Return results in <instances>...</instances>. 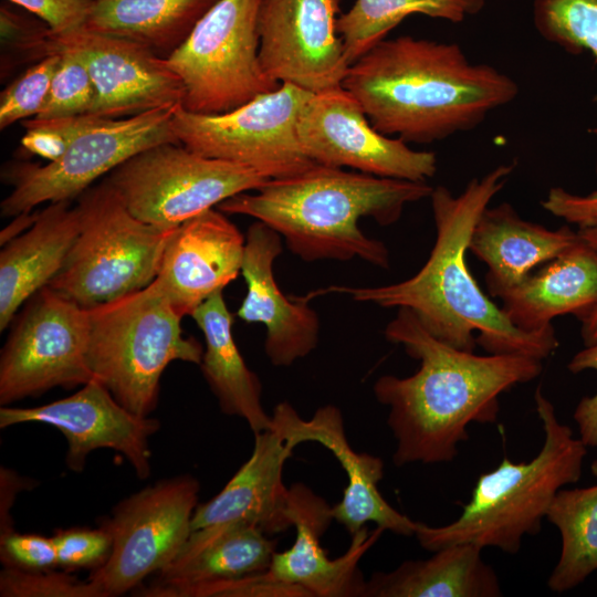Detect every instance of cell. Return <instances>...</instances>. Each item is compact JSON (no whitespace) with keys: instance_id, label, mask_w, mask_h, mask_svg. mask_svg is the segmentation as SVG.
<instances>
[{"instance_id":"1","label":"cell","mask_w":597,"mask_h":597,"mask_svg":"<svg viewBox=\"0 0 597 597\" xmlns=\"http://www.w3.org/2000/svg\"><path fill=\"white\" fill-rule=\"evenodd\" d=\"M385 337L420 362L409 377L384 375L373 386L375 398L389 407L395 439L392 462L442 463L458 454L471 422L493 423L499 396L535 379L542 360L517 354L475 355L450 346L430 334L413 312L399 307Z\"/></svg>"},{"instance_id":"2","label":"cell","mask_w":597,"mask_h":597,"mask_svg":"<svg viewBox=\"0 0 597 597\" xmlns=\"http://www.w3.org/2000/svg\"><path fill=\"white\" fill-rule=\"evenodd\" d=\"M515 163L502 164L468 182L459 196L444 186L430 196L436 242L423 266L410 279L373 287L332 285L313 292L349 295L381 307H407L438 339L461 350L480 345L489 354L549 356L558 346L552 327L525 332L513 325L501 307L480 289L465 253L473 228L491 200L507 182Z\"/></svg>"},{"instance_id":"3","label":"cell","mask_w":597,"mask_h":597,"mask_svg":"<svg viewBox=\"0 0 597 597\" xmlns=\"http://www.w3.org/2000/svg\"><path fill=\"white\" fill-rule=\"evenodd\" d=\"M342 86L374 128L407 144L471 130L520 91L507 74L471 62L458 43L410 35L378 42L349 65Z\"/></svg>"},{"instance_id":"4","label":"cell","mask_w":597,"mask_h":597,"mask_svg":"<svg viewBox=\"0 0 597 597\" xmlns=\"http://www.w3.org/2000/svg\"><path fill=\"white\" fill-rule=\"evenodd\" d=\"M427 181L384 178L314 164L291 177L270 179L253 193L235 195L218 209L242 214L275 230L303 261L360 259L388 269L385 243L367 237L362 218L397 222L409 203L430 198Z\"/></svg>"},{"instance_id":"5","label":"cell","mask_w":597,"mask_h":597,"mask_svg":"<svg viewBox=\"0 0 597 597\" xmlns=\"http://www.w3.org/2000/svg\"><path fill=\"white\" fill-rule=\"evenodd\" d=\"M534 400L545 437L541 451L530 462L515 463L504 458L495 469L482 473L470 501L450 524L429 526L416 522L415 535L425 549L434 552L472 543L515 554L525 535L541 531L556 493L579 480L587 446L559 421L541 387Z\"/></svg>"},{"instance_id":"6","label":"cell","mask_w":597,"mask_h":597,"mask_svg":"<svg viewBox=\"0 0 597 597\" xmlns=\"http://www.w3.org/2000/svg\"><path fill=\"white\" fill-rule=\"evenodd\" d=\"M88 313L93 377L137 416L155 410L160 378L170 363H201L202 345L184 336L182 317L155 281Z\"/></svg>"},{"instance_id":"7","label":"cell","mask_w":597,"mask_h":597,"mask_svg":"<svg viewBox=\"0 0 597 597\" xmlns=\"http://www.w3.org/2000/svg\"><path fill=\"white\" fill-rule=\"evenodd\" d=\"M75 207L78 233L49 287L92 310L153 283L175 228L136 218L106 179L85 190Z\"/></svg>"},{"instance_id":"8","label":"cell","mask_w":597,"mask_h":597,"mask_svg":"<svg viewBox=\"0 0 597 597\" xmlns=\"http://www.w3.org/2000/svg\"><path fill=\"white\" fill-rule=\"evenodd\" d=\"M260 3L219 0L166 56L184 84L185 109L227 113L281 85L265 75L260 63Z\"/></svg>"},{"instance_id":"9","label":"cell","mask_w":597,"mask_h":597,"mask_svg":"<svg viewBox=\"0 0 597 597\" xmlns=\"http://www.w3.org/2000/svg\"><path fill=\"white\" fill-rule=\"evenodd\" d=\"M106 180L139 220L174 229L269 179L248 167L199 155L180 143L145 149L119 165Z\"/></svg>"},{"instance_id":"10","label":"cell","mask_w":597,"mask_h":597,"mask_svg":"<svg viewBox=\"0 0 597 597\" xmlns=\"http://www.w3.org/2000/svg\"><path fill=\"white\" fill-rule=\"evenodd\" d=\"M311 94L283 83L227 113L198 114L180 106L172 128L178 142L199 155L248 167L269 180L286 178L315 164L296 132Z\"/></svg>"},{"instance_id":"11","label":"cell","mask_w":597,"mask_h":597,"mask_svg":"<svg viewBox=\"0 0 597 597\" xmlns=\"http://www.w3.org/2000/svg\"><path fill=\"white\" fill-rule=\"evenodd\" d=\"M199 481L182 474L163 479L121 501L101 523L111 554L88 579L103 597L121 596L168 567L186 545L198 503Z\"/></svg>"},{"instance_id":"12","label":"cell","mask_w":597,"mask_h":597,"mask_svg":"<svg viewBox=\"0 0 597 597\" xmlns=\"http://www.w3.org/2000/svg\"><path fill=\"white\" fill-rule=\"evenodd\" d=\"M178 107L124 118L97 117L57 159L45 165L11 166L6 175L13 188L1 202V214L15 217L44 202L70 201L138 153L164 143H179L172 128Z\"/></svg>"},{"instance_id":"13","label":"cell","mask_w":597,"mask_h":597,"mask_svg":"<svg viewBox=\"0 0 597 597\" xmlns=\"http://www.w3.org/2000/svg\"><path fill=\"white\" fill-rule=\"evenodd\" d=\"M0 356V405L91 379L90 313L49 286L28 300Z\"/></svg>"},{"instance_id":"14","label":"cell","mask_w":597,"mask_h":597,"mask_svg":"<svg viewBox=\"0 0 597 597\" xmlns=\"http://www.w3.org/2000/svg\"><path fill=\"white\" fill-rule=\"evenodd\" d=\"M296 132L303 153L318 165L410 181H427L437 171L433 151L412 149L378 132L342 85L311 94Z\"/></svg>"},{"instance_id":"15","label":"cell","mask_w":597,"mask_h":597,"mask_svg":"<svg viewBox=\"0 0 597 597\" xmlns=\"http://www.w3.org/2000/svg\"><path fill=\"white\" fill-rule=\"evenodd\" d=\"M70 52L86 66L96 88L91 115L124 118L157 108L182 106L185 88L166 57L136 41L86 27L53 34L45 55Z\"/></svg>"},{"instance_id":"16","label":"cell","mask_w":597,"mask_h":597,"mask_svg":"<svg viewBox=\"0 0 597 597\" xmlns=\"http://www.w3.org/2000/svg\"><path fill=\"white\" fill-rule=\"evenodd\" d=\"M341 0H261L259 59L272 81L311 93L342 85L349 63L338 33Z\"/></svg>"},{"instance_id":"17","label":"cell","mask_w":597,"mask_h":597,"mask_svg":"<svg viewBox=\"0 0 597 597\" xmlns=\"http://www.w3.org/2000/svg\"><path fill=\"white\" fill-rule=\"evenodd\" d=\"M28 422L54 427L64 436L65 464L73 472L84 470L92 451L112 449L126 458L138 479L150 474L149 439L160 422L129 411L95 378L52 402L31 408L1 406L0 428Z\"/></svg>"},{"instance_id":"18","label":"cell","mask_w":597,"mask_h":597,"mask_svg":"<svg viewBox=\"0 0 597 597\" xmlns=\"http://www.w3.org/2000/svg\"><path fill=\"white\" fill-rule=\"evenodd\" d=\"M272 422L295 447L304 442L320 443L341 463L348 483L343 499L332 506V512L350 537L369 522L395 534L415 535L416 522L394 509L378 489L384 476L383 460L352 448L343 415L336 406L320 407L312 418L304 420L291 404L283 401L274 408Z\"/></svg>"},{"instance_id":"19","label":"cell","mask_w":597,"mask_h":597,"mask_svg":"<svg viewBox=\"0 0 597 597\" xmlns=\"http://www.w3.org/2000/svg\"><path fill=\"white\" fill-rule=\"evenodd\" d=\"M289 516L296 536L287 551L275 552L266 575L277 582L303 588L310 597L364 596L366 580L359 569L365 553L384 530L366 526L352 536L348 549L331 559L320 544L333 522L332 506L308 486L290 488Z\"/></svg>"},{"instance_id":"20","label":"cell","mask_w":597,"mask_h":597,"mask_svg":"<svg viewBox=\"0 0 597 597\" xmlns=\"http://www.w3.org/2000/svg\"><path fill=\"white\" fill-rule=\"evenodd\" d=\"M245 237L219 209L175 228L154 280L184 317L241 273Z\"/></svg>"},{"instance_id":"21","label":"cell","mask_w":597,"mask_h":597,"mask_svg":"<svg viewBox=\"0 0 597 597\" xmlns=\"http://www.w3.org/2000/svg\"><path fill=\"white\" fill-rule=\"evenodd\" d=\"M282 237L261 221L245 235L241 273L247 294L237 316L266 327L265 354L274 366H290L316 348L320 336L317 313L308 298H289L274 277V261L282 252Z\"/></svg>"},{"instance_id":"22","label":"cell","mask_w":597,"mask_h":597,"mask_svg":"<svg viewBox=\"0 0 597 597\" xmlns=\"http://www.w3.org/2000/svg\"><path fill=\"white\" fill-rule=\"evenodd\" d=\"M294 448L273 422L271 428L254 433L250 458L218 494L197 505L191 530L238 521L254 524L265 534L291 527L290 488L283 483V467Z\"/></svg>"},{"instance_id":"23","label":"cell","mask_w":597,"mask_h":597,"mask_svg":"<svg viewBox=\"0 0 597 597\" xmlns=\"http://www.w3.org/2000/svg\"><path fill=\"white\" fill-rule=\"evenodd\" d=\"M580 241L567 226L548 229L522 219L507 202L486 207L471 233L469 250L488 265L489 292L499 297L522 283L541 263L557 258Z\"/></svg>"},{"instance_id":"24","label":"cell","mask_w":597,"mask_h":597,"mask_svg":"<svg viewBox=\"0 0 597 597\" xmlns=\"http://www.w3.org/2000/svg\"><path fill=\"white\" fill-rule=\"evenodd\" d=\"M80 220L70 201L52 202L36 212L32 226L0 253V331L19 307L49 285L62 269L77 237Z\"/></svg>"},{"instance_id":"25","label":"cell","mask_w":597,"mask_h":597,"mask_svg":"<svg viewBox=\"0 0 597 597\" xmlns=\"http://www.w3.org/2000/svg\"><path fill=\"white\" fill-rule=\"evenodd\" d=\"M499 297L509 321L525 332L549 328L564 314L582 322L597 306V253L580 240Z\"/></svg>"},{"instance_id":"26","label":"cell","mask_w":597,"mask_h":597,"mask_svg":"<svg viewBox=\"0 0 597 597\" xmlns=\"http://www.w3.org/2000/svg\"><path fill=\"white\" fill-rule=\"evenodd\" d=\"M276 542L256 525L238 521L192 531L177 558L158 573L155 584L134 593L147 596L159 589L227 580L269 568Z\"/></svg>"},{"instance_id":"27","label":"cell","mask_w":597,"mask_h":597,"mask_svg":"<svg viewBox=\"0 0 597 597\" xmlns=\"http://www.w3.org/2000/svg\"><path fill=\"white\" fill-rule=\"evenodd\" d=\"M191 317L206 344L199 366L221 411L245 420L253 433L271 428L272 416L263 408L260 379L247 366L233 338V317L222 291L200 304Z\"/></svg>"},{"instance_id":"28","label":"cell","mask_w":597,"mask_h":597,"mask_svg":"<svg viewBox=\"0 0 597 597\" xmlns=\"http://www.w3.org/2000/svg\"><path fill=\"white\" fill-rule=\"evenodd\" d=\"M472 543L434 551L427 559L406 561L366 580V597H498L502 595L495 570Z\"/></svg>"},{"instance_id":"29","label":"cell","mask_w":597,"mask_h":597,"mask_svg":"<svg viewBox=\"0 0 597 597\" xmlns=\"http://www.w3.org/2000/svg\"><path fill=\"white\" fill-rule=\"evenodd\" d=\"M219 0H94L84 27L146 45L176 50Z\"/></svg>"},{"instance_id":"30","label":"cell","mask_w":597,"mask_h":597,"mask_svg":"<svg viewBox=\"0 0 597 597\" xmlns=\"http://www.w3.org/2000/svg\"><path fill=\"white\" fill-rule=\"evenodd\" d=\"M546 517L562 537L561 556L547 586L561 594L578 586L597 570V484L561 489Z\"/></svg>"},{"instance_id":"31","label":"cell","mask_w":597,"mask_h":597,"mask_svg":"<svg viewBox=\"0 0 597 597\" xmlns=\"http://www.w3.org/2000/svg\"><path fill=\"white\" fill-rule=\"evenodd\" d=\"M484 6L485 0H356L339 15L337 29L350 65L411 14L459 23Z\"/></svg>"},{"instance_id":"32","label":"cell","mask_w":597,"mask_h":597,"mask_svg":"<svg viewBox=\"0 0 597 597\" xmlns=\"http://www.w3.org/2000/svg\"><path fill=\"white\" fill-rule=\"evenodd\" d=\"M533 22L546 41L572 54L587 51L597 61V0H535Z\"/></svg>"},{"instance_id":"33","label":"cell","mask_w":597,"mask_h":597,"mask_svg":"<svg viewBox=\"0 0 597 597\" xmlns=\"http://www.w3.org/2000/svg\"><path fill=\"white\" fill-rule=\"evenodd\" d=\"M60 54L46 102L35 118H54L91 114L96 88L83 62L70 52Z\"/></svg>"},{"instance_id":"34","label":"cell","mask_w":597,"mask_h":597,"mask_svg":"<svg viewBox=\"0 0 597 597\" xmlns=\"http://www.w3.org/2000/svg\"><path fill=\"white\" fill-rule=\"evenodd\" d=\"M60 61L59 53H50L27 69L0 97V128L35 117L43 108L52 78Z\"/></svg>"},{"instance_id":"35","label":"cell","mask_w":597,"mask_h":597,"mask_svg":"<svg viewBox=\"0 0 597 597\" xmlns=\"http://www.w3.org/2000/svg\"><path fill=\"white\" fill-rule=\"evenodd\" d=\"M1 597H103L90 579L81 580L54 569L20 570L7 568L0 573Z\"/></svg>"},{"instance_id":"36","label":"cell","mask_w":597,"mask_h":597,"mask_svg":"<svg viewBox=\"0 0 597 597\" xmlns=\"http://www.w3.org/2000/svg\"><path fill=\"white\" fill-rule=\"evenodd\" d=\"M97 117L84 114L25 119L21 122L25 128L21 146L32 155L53 161L62 156L72 142L93 125Z\"/></svg>"},{"instance_id":"37","label":"cell","mask_w":597,"mask_h":597,"mask_svg":"<svg viewBox=\"0 0 597 597\" xmlns=\"http://www.w3.org/2000/svg\"><path fill=\"white\" fill-rule=\"evenodd\" d=\"M52 537L57 567L65 570L82 568L95 570L105 564L112 549L111 535L101 525L98 528L59 530Z\"/></svg>"},{"instance_id":"38","label":"cell","mask_w":597,"mask_h":597,"mask_svg":"<svg viewBox=\"0 0 597 597\" xmlns=\"http://www.w3.org/2000/svg\"><path fill=\"white\" fill-rule=\"evenodd\" d=\"M0 561L3 567L20 570H46L57 567L53 537L22 534L10 530L0 533Z\"/></svg>"},{"instance_id":"39","label":"cell","mask_w":597,"mask_h":597,"mask_svg":"<svg viewBox=\"0 0 597 597\" xmlns=\"http://www.w3.org/2000/svg\"><path fill=\"white\" fill-rule=\"evenodd\" d=\"M36 15L53 34L82 28L90 15L94 0H9Z\"/></svg>"},{"instance_id":"40","label":"cell","mask_w":597,"mask_h":597,"mask_svg":"<svg viewBox=\"0 0 597 597\" xmlns=\"http://www.w3.org/2000/svg\"><path fill=\"white\" fill-rule=\"evenodd\" d=\"M589 133L597 137V127L590 128ZM541 205L547 212L578 228L597 224V189L587 195H577L554 187L549 189Z\"/></svg>"},{"instance_id":"41","label":"cell","mask_w":597,"mask_h":597,"mask_svg":"<svg viewBox=\"0 0 597 597\" xmlns=\"http://www.w3.org/2000/svg\"><path fill=\"white\" fill-rule=\"evenodd\" d=\"M567 368L573 374L588 369L597 371V343L579 350L570 359ZM573 417L578 426L579 439L587 447H597V391L580 399Z\"/></svg>"},{"instance_id":"42","label":"cell","mask_w":597,"mask_h":597,"mask_svg":"<svg viewBox=\"0 0 597 597\" xmlns=\"http://www.w3.org/2000/svg\"><path fill=\"white\" fill-rule=\"evenodd\" d=\"M1 507H0V533L13 530L10 510L19 491L30 484L15 472L1 468Z\"/></svg>"},{"instance_id":"43","label":"cell","mask_w":597,"mask_h":597,"mask_svg":"<svg viewBox=\"0 0 597 597\" xmlns=\"http://www.w3.org/2000/svg\"><path fill=\"white\" fill-rule=\"evenodd\" d=\"M577 232L580 240L597 253V224L578 228ZM580 335L585 346L597 343V306L582 321Z\"/></svg>"},{"instance_id":"44","label":"cell","mask_w":597,"mask_h":597,"mask_svg":"<svg viewBox=\"0 0 597 597\" xmlns=\"http://www.w3.org/2000/svg\"><path fill=\"white\" fill-rule=\"evenodd\" d=\"M35 218L36 212H24L15 216L14 220L1 231V245L3 247L10 240L29 229L34 222Z\"/></svg>"},{"instance_id":"45","label":"cell","mask_w":597,"mask_h":597,"mask_svg":"<svg viewBox=\"0 0 597 597\" xmlns=\"http://www.w3.org/2000/svg\"><path fill=\"white\" fill-rule=\"evenodd\" d=\"M591 473L597 478V459L590 465Z\"/></svg>"}]
</instances>
